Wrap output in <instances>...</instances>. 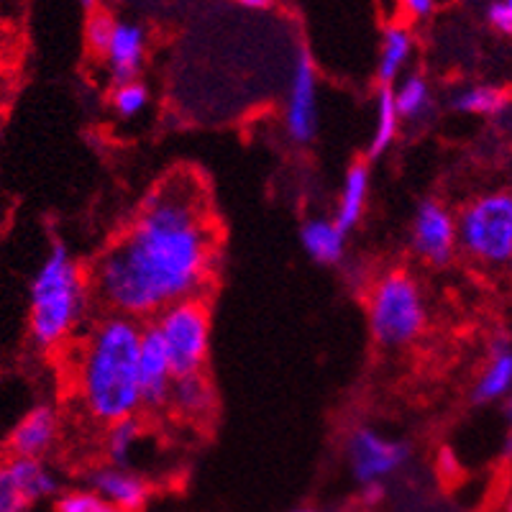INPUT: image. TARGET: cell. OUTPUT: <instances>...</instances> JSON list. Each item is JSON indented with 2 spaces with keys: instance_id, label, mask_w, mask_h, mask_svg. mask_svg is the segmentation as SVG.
Listing matches in <instances>:
<instances>
[{
  "instance_id": "obj_3",
  "label": "cell",
  "mask_w": 512,
  "mask_h": 512,
  "mask_svg": "<svg viewBox=\"0 0 512 512\" xmlns=\"http://www.w3.org/2000/svg\"><path fill=\"white\" fill-rule=\"evenodd\" d=\"M90 282L64 244H52L29 292V333L39 349L54 351L75 333L88 310Z\"/></svg>"
},
{
  "instance_id": "obj_17",
  "label": "cell",
  "mask_w": 512,
  "mask_h": 512,
  "mask_svg": "<svg viewBox=\"0 0 512 512\" xmlns=\"http://www.w3.org/2000/svg\"><path fill=\"white\" fill-rule=\"evenodd\" d=\"M169 408L187 420H203L216 410V392L203 372L177 377L172 395H169Z\"/></svg>"
},
{
  "instance_id": "obj_5",
  "label": "cell",
  "mask_w": 512,
  "mask_h": 512,
  "mask_svg": "<svg viewBox=\"0 0 512 512\" xmlns=\"http://www.w3.org/2000/svg\"><path fill=\"white\" fill-rule=\"evenodd\" d=\"M459 249L487 269L512 264V192H484L456 216Z\"/></svg>"
},
{
  "instance_id": "obj_21",
  "label": "cell",
  "mask_w": 512,
  "mask_h": 512,
  "mask_svg": "<svg viewBox=\"0 0 512 512\" xmlns=\"http://www.w3.org/2000/svg\"><path fill=\"white\" fill-rule=\"evenodd\" d=\"M451 108L464 116H500L510 108V93L497 85H466L451 95Z\"/></svg>"
},
{
  "instance_id": "obj_12",
  "label": "cell",
  "mask_w": 512,
  "mask_h": 512,
  "mask_svg": "<svg viewBox=\"0 0 512 512\" xmlns=\"http://www.w3.org/2000/svg\"><path fill=\"white\" fill-rule=\"evenodd\" d=\"M90 489L105 500L121 507L123 512H141L149 500V484L144 477L131 472L128 466L105 464L90 474Z\"/></svg>"
},
{
  "instance_id": "obj_7",
  "label": "cell",
  "mask_w": 512,
  "mask_h": 512,
  "mask_svg": "<svg viewBox=\"0 0 512 512\" xmlns=\"http://www.w3.org/2000/svg\"><path fill=\"white\" fill-rule=\"evenodd\" d=\"M346 461L356 482L384 484L410 461V446L382 436L374 428H356L346 441Z\"/></svg>"
},
{
  "instance_id": "obj_16",
  "label": "cell",
  "mask_w": 512,
  "mask_h": 512,
  "mask_svg": "<svg viewBox=\"0 0 512 512\" xmlns=\"http://www.w3.org/2000/svg\"><path fill=\"white\" fill-rule=\"evenodd\" d=\"M369 185H372V175H369L367 162H356L346 169L344 185L338 192V205L333 221L344 228L346 233L354 231L356 226L364 218V210H367L369 200Z\"/></svg>"
},
{
  "instance_id": "obj_22",
  "label": "cell",
  "mask_w": 512,
  "mask_h": 512,
  "mask_svg": "<svg viewBox=\"0 0 512 512\" xmlns=\"http://www.w3.org/2000/svg\"><path fill=\"white\" fill-rule=\"evenodd\" d=\"M400 113H397L395 93L392 88H379L377 93V111H374V128L372 139H369V157H382L400 134Z\"/></svg>"
},
{
  "instance_id": "obj_14",
  "label": "cell",
  "mask_w": 512,
  "mask_h": 512,
  "mask_svg": "<svg viewBox=\"0 0 512 512\" xmlns=\"http://www.w3.org/2000/svg\"><path fill=\"white\" fill-rule=\"evenodd\" d=\"M415 54V36L405 24H387L382 29L377 54V80L382 88H392L408 75V64Z\"/></svg>"
},
{
  "instance_id": "obj_10",
  "label": "cell",
  "mask_w": 512,
  "mask_h": 512,
  "mask_svg": "<svg viewBox=\"0 0 512 512\" xmlns=\"http://www.w3.org/2000/svg\"><path fill=\"white\" fill-rule=\"evenodd\" d=\"M175 369L169 361L167 346L159 336L157 326L149 323L144 328L139 354V387H141V405L149 410H162L169 405V395L175 387Z\"/></svg>"
},
{
  "instance_id": "obj_29",
  "label": "cell",
  "mask_w": 512,
  "mask_h": 512,
  "mask_svg": "<svg viewBox=\"0 0 512 512\" xmlns=\"http://www.w3.org/2000/svg\"><path fill=\"white\" fill-rule=\"evenodd\" d=\"M397 3H400V8L405 11V16L413 18V21H425V18H431L438 6V0H397Z\"/></svg>"
},
{
  "instance_id": "obj_30",
  "label": "cell",
  "mask_w": 512,
  "mask_h": 512,
  "mask_svg": "<svg viewBox=\"0 0 512 512\" xmlns=\"http://www.w3.org/2000/svg\"><path fill=\"white\" fill-rule=\"evenodd\" d=\"M384 495H387L384 484H364L361 487V500H364V505H379L384 500Z\"/></svg>"
},
{
  "instance_id": "obj_26",
  "label": "cell",
  "mask_w": 512,
  "mask_h": 512,
  "mask_svg": "<svg viewBox=\"0 0 512 512\" xmlns=\"http://www.w3.org/2000/svg\"><path fill=\"white\" fill-rule=\"evenodd\" d=\"M149 105V90L144 82L131 80L113 88V108L121 118H136Z\"/></svg>"
},
{
  "instance_id": "obj_20",
  "label": "cell",
  "mask_w": 512,
  "mask_h": 512,
  "mask_svg": "<svg viewBox=\"0 0 512 512\" xmlns=\"http://www.w3.org/2000/svg\"><path fill=\"white\" fill-rule=\"evenodd\" d=\"M392 93H395L397 113H400L402 121L423 123L425 118H431L433 90L431 82L425 80V75L408 72L397 85H392Z\"/></svg>"
},
{
  "instance_id": "obj_25",
  "label": "cell",
  "mask_w": 512,
  "mask_h": 512,
  "mask_svg": "<svg viewBox=\"0 0 512 512\" xmlns=\"http://www.w3.org/2000/svg\"><path fill=\"white\" fill-rule=\"evenodd\" d=\"M54 512H123L95 489H70L54 502Z\"/></svg>"
},
{
  "instance_id": "obj_33",
  "label": "cell",
  "mask_w": 512,
  "mask_h": 512,
  "mask_svg": "<svg viewBox=\"0 0 512 512\" xmlns=\"http://www.w3.org/2000/svg\"><path fill=\"white\" fill-rule=\"evenodd\" d=\"M80 3L88 8V11H95V8H98V0H80Z\"/></svg>"
},
{
  "instance_id": "obj_24",
  "label": "cell",
  "mask_w": 512,
  "mask_h": 512,
  "mask_svg": "<svg viewBox=\"0 0 512 512\" xmlns=\"http://www.w3.org/2000/svg\"><path fill=\"white\" fill-rule=\"evenodd\" d=\"M118 18L113 16L111 11H90L88 24H85V41H88V49L95 54V57L103 59L108 47H111V39L116 34Z\"/></svg>"
},
{
  "instance_id": "obj_31",
  "label": "cell",
  "mask_w": 512,
  "mask_h": 512,
  "mask_svg": "<svg viewBox=\"0 0 512 512\" xmlns=\"http://www.w3.org/2000/svg\"><path fill=\"white\" fill-rule=\"evenodd\" d=\"M241 6L249 8V11H264V8H269L274 3V0H239Z\"/></svg>"
},
{
  "instance_id": "obj_19",
  "label": "cell",
  "mask_w": 512,
  "mask_h": 512,
  "mask_svg": "<svg viewBox=\"0 0 512 512\" xmlns=\"http://www.w3.org/2000/svg\"><path fill=\"white\" fill-rule=\"evenodd\" d=\"M8 474H11L13 484L18 487V492L26 497V500L34 505L39 500H47V497L57 495L59 482L57 474L49 469L41 459H24V456H11L6 461Z\"/></svg>"
},
{
  "instance_id": "obj_28",
  "label": "cell",
  "mask_w": 512,
  "mask_h": 512,
  "mask_svg": "<svg viewBox=\"0 0 512 512\" xmlns=\"http://www.w3.org/2000/svg\"><path fill=\"white\" fill-rule=\"evenodd\" d=\"M487 21L497 34L512 36V0H492L487 6Z\"/></svg>"
},
{
  "instance_id": "obj_9",
  "label": "cell",
  "mask_w": 512,
  "mask_h": 512,
  "mask_svg": "<svg viewBox=\"0 0 512 512\" xmlns=\"http://www.w3.org/2000/svg\"><path fill=\"white\" fill-rule=\"evenodd\" d=\"M413 251L425 264L443 267L454 259L459 249V226L456 216L438 200H423L413 218Z\"/></svg>"
},
{
  "instance_id": "obj_13",
  "label": "cell",
  "mask_w": 512,
  "mask_h": 512,
  "mask_svg": "<svg viewBox=\"0 0 512 512\" xmlns=\"http://www.w3.org/2000/svg\"><path fill=\"white\" fill-rule=\"evenodd\" d=\"M57 433L59 420L54 408H49V405H36V408H31L24 418L18 420L11 438H8L11 456L41 459V456L52 451L54 441H57Z\"/></svg>"
},
{
  "instance_id": "obj_36",
  "label": "cell",
  "mask_w": 512,
  "mask_h": 512,
  "mask_svg": "<svg viewBox=\"0 0 512 512\" xmlns=\"http://www.w3.org/2000/svg\"><path fill=\"white\" fill-rule=\"evenodd\" d=\"M292 512H315V510H310V507H300V510H292Z\"/></svg>"
},
{
  "instance_id": "obj_15",
  "label": "cell",
  "mask_w": 512,
  "mask_h": 512,
  "mask_svg": "<svg viewBox=\"0 0 512 512\" xmlns=\"http://www.w3.org/2000/svg\"><path fill=\"white\" fill-rule=\"evenodd\" d=\"M346 236L349 233L333 218H308L300 226V244L305 254L320 267H336L346 256Z\"/></svg>"
},
{
  "instance_id": "obj_35",
  "label": "cell",
  "mask_w": 512,
  "mask_h": 512,
  "mask_svg": "<svg viewBox=\"0 0 512 512\" xmlns=\"http://www.w3.org/2000/svg\"><path fill=\"white\" fill-rule=\"evenodd\" d=\"M505 512H512V497L505 502Z\"/></svg>"
},
{
  "instance_id": "obj_11",
  "label": "cell",
  "mask_w": 512,
  "mask_h": 512,
  "mask_svg": "<svg viewBox=\"0 0 512 512\" xmlns=\"http://www.w3.org/2000/svg\"><path fill=\"white\" fill-rule=\"evenodd\" d=\"M146 59V31L134 21H118L111 47L105 52V72L111 77L113 88L123 82L139 80V72Z\"/></svg>"
},
{
  "instance_id": "obj_27",
  "label": "cell",
  "mask_w": 512,
  "mask_h": 512,
  "mask_svg": "<svg viewBox=\"0 0 512 512\" xmlns=\"http://www.w3.org/2000/svg\"><path fill=\"white\" fill-rule=\"evenodd\" d=\"M29 505L31 502L18 492L11 474H8L6 461H3V464H0V512H26Z\"/></svg>"
},
{
  "instance_id": "obj_2",
  "label": "cell",
  "mask_w": 512,
  "mask_h": 512,
  "mask_svg": "<svg viewBox=\"0 0 512 512\" xmlns=\"http://www.w3.org/2000/svg\"><path fill=\"white\" fill-rule=\"evenodd\" d=\"M144 328L128 315L111 313L90 328L77 361V392L93 420L113 425L134 418L141 405L139 354Z\"/></svg>"
},
{
  "instance_id": "obj_6",
  "label": "cell",
  "mask_w": 512,
  "mask_h": 512,
  "mask_svg": "<svg viewBox=\"0 0 512 512\" xmlns=\"http://www.w3.org/2000/svg\"><path fill=\"white\" fill-rule=\"evenodd\" d=\"M175 377L200 374L205 367L210 349V310L203 297H187L169 305L154 320Z\"/></svg>"
},
{
  "instance_id": "obj_8",
  "label": "cell",
  "mask_w": 512,
  "mask_h": 512,
  "mask_svg": "<svg viewBox=\"0 0 512 512\" xmlns=\"http://www.w3.org/2000/svg\"><path fill=\"white\" fill-rule=\"evenodd\" d=\"M285 131L295 144L318 136V75L308 52H297L285 98Z\"/></svg>"
},
{
  "instance_id": "obj_18",
  "label": "cell",
  "mask_w": 512,
  "mask_h": 512,
  "mask_svg": "<svg viewBox=\"0 0 512 512\" xmlns=\"http://www.w3.org/2000/svg\"><path fill=\"white\" fill-rule=\"evenodd\" d=\"M512 392V346L507 338H500L492 346L489 354V364L482 372V377L474 384V402L487 405V402H497Z\"/></svg>"
},
{
  "instance_id": "obj_34",
  "label": "cell",
  "mask_w": 512,
  "mask_h": 512,
  "mask_svg": "<svg viewBox=\"0 0 512 512\" xmlns=\"http://www.w3.org/2000/svg\"><path fill=\"white\" fill-rule=\"evenodd\" d=\"M507 420H510V428H512V392L507 395Z\"/></svg>"
},
{
  "instance_id": "obj_32",
  "label": "cell",
  "mask_w": 512,
  "mask_h": 512,
  "mask_svg": "<svg viewBox=\"0 0 512 512\" xmlns=\"http://www.w3.org/2000/svg\"><path fill=\"white\" fill-rule=\"evenodd\" d=\"M502 456H505V459H512V428L510 433H507L505 443H502Z\"/></svg>"
},
{
  "instance_id": "obj_23",
  "label": "cell",
  "mask_w": 512,
  "mask_h": 512,
  "mask_svg": "<svg viewBox=\"0 0 512 512\" xmlns=\"http://www.w3.org/2000/svg\"><path fill=\"white\" fill-rule=\"evenodd\" d=\"M139 438L141 425L136 418H126L108 425V433H105V454H108V464H131V456H134V448L136 443H139Z\"/></svg>"
},
{
  "instance_id": "obj_1",
  "label": "cell",
  "mask_w": 512,
  "mask_h": 512,
  "mask_svg": "<svg viewBox=\"0 0 512 512\" xmlns=\"http://www.w3.org/2000/svg\"><path fill=\"white\" fill-rule=\"evenodd\" d=\"M218 218L208 185L177 169L146 192L131 221L95 259L90 290L111 313L157 318L203 297L218 259Z\"/></svg>"
},
{
  "instance_id": "obj_4",
  "label": "cell",
  "mask_w": 512,
  "mask_h": 512,
  "mask_svg": "<svg viewBox=\"0 0 512 512\" xmlns=\"http://www.w3.org/2000/svg\"><path fill=\"white\" fill-rule=\"evenodd\" d=\"M428 310L418 282L405 269H392L369 295V331L382 349H402L423 333Z\"/></svg>"
}]
</instances>
